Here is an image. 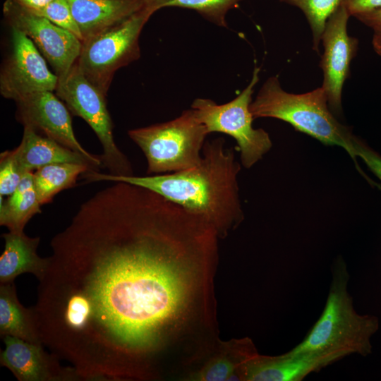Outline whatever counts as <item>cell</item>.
I'll return each instance as SVG.
<instances>
[{"label":"cell","instance_id":"9c48e42d","mask_svg":"<svg viewBox=\"0 0 381 381\" xmlns=\"http://www.w3.org/2000/svg\"><path fill=\"white\" fill-rule=\"evenodd\" d=\"M3 13L11 28L21 31L33 42L58 78L65 77L80 56L81 40L11 0L4 2Z\"/></svg>","mask_w":381,"mask_h":381},{"label":"cell","instance_id":"277c9868","mask_svg":"<svg viewBox=\"0 0 381 381\" xmlns=\"http://www.w3.org/2000/svg\"><path fill=\"white\" fill-rule=\"evenodd\" d=\"M250 109L254 119H277L326 145L342 147L370 181L356 162L353 146L356 136L349 127L337 119L322 86L306 93L294 94L284 90L278 77L272 76L262 85Z\"/></svg>","mask_w":381,"mask_h":381},{"label":"cell","instance_id":"7a4b0ae2","mask_svg":"<svg viewBox=\"0 0 381 381\" xmlns=\"http://www.w3.org/2000/svg\"><path fill=\"white\" fill-rule=\"evenodd\" d=\"M200 162L190 169L145 176L90 171L86 183L123 181L149 189L198 216L224 238L243 219L238 193L241 164L233 148L218 138L205 143Z\"/></svg>","mask_w":381,"mask_h":381},{"label":"cell","instance_id":"5bb4252c","mask_svg":"<svg viewBox=\"0 0 381 381\" xmlns=\"http://www.w3.org/2000/svg\"><path fill=\"white\" fill-rule=\"evenodd\" d=\"M332 363L327 358L310 353H258L243 367L241 380L300 381Z\"/></svg>","mask_w":381,"mask_h":381},{"label":"cell","instance_id":"52a82bcc","mask_svg":"<svg viewBox=\"0 0 381 381\" xmlns=\"http://www.w3.org/2000/svg\"><path fill=\"white\" fill-rule=\"evenodd\" d=\"M152 14L144 7L82 42L76 63L85 77L104 95H107L116 71L140 58V35Z\"/></svg>","mask_w":381,"mask_h":381},{"label":"cell","instance_id":"9a60e30c","mask_svg":"<svg viewBox=\"0 0 381 381\" xmlns=\"http://www.w3.org/2000/svg\"><path fill=\"white\" fill-rule=\"evenodd\" d=\"M249 337L220 339L203 361L187 377L190 381L241 380L245 364L258 354Z\"/></svg>","mask_w":381,"mask_h":381},{"label":"cell","instance_id":"e0dca14e","mask_svg":"<svg viewBox=\"0 0 381 381\" xmlns=\"http://www.w3.org/2000/svg\"><path fill=\"white\" fill-rule=\"evenodd\" d=\"M23 135L20 145L11 150L23 174L32 172L44 166L55 163H78L90 166V162L56 141L42 136L29 126H23Z\"/></svg>","mask_w":381,"mask_h":381},{"label":"cell","instance_id":"5b68a950","mask_svg":"<svg viewBox=\"0 0 381 381\" xmlns=\"http://www.w3.org/2000/svg\"><path fill=\"white\" fill-rule=\"evenodd\" d=\"M140 148L151 175L176 172L198 165L209 134L193 109L164 123L128 131Z\"/></svg>","mask_w":381,"mask_h":381},{"label":"cell","instance_id":"484cf974","mask_svg":"<svg viewBox=\"0 0 381 381\" xmlns=\"http://www.w3.org/2000/svg\"><path fill=\"white\" fill-rule=\"evenodd\" d=\"M353 146L356 157H360L381 181V157L356 137L353 141Z\"/></svg>","mask_w":381,"mask_h":381},{"label":"cell","instance_id":"d6986e66","mask_svg":"<svg viewBox=\"0 0 381 381\" xmlns=\"http://www.w3.org/2000/svg\"><path fill=\"white\" fill-rule=\"evenodd\" d=\"M0 335H10L30 343L42 344L32 308L19 301L14 282L0 284Z\"/></svg>","mask_w":381,"mask_h":381},{"label":"cell","instance_id":"ba28073f","mask_svg":"<svg viewBox=\"0 0 381 381\" xmlns=\"http://www.w3.org/2000/svg\"><path fill=\"white\" fill-rule=\"evenodd\" d=\"M55 91L71 113L85 120L95 133L102 146V164L109 174L133 175L130 161L114 142L106 95L85 77L76 62L65 77L59 79Z\"/></svg>","mask_w":381,"mask_h":381},{"label":"cell","instance_id":"4fadbf2b","mask_svg":"<svg viewBox=\"0 0 381 381\" xmlns=\"http://www.w3.org/2000/svg\"><path fill=\"white\" fill-rule=\"evenodd\" d=\"M5 349L1 351V365L8 368L19 381L80 380L74 368L62 366L59 358L48 353L43 344L28 342L7 335L3 337Z\"/></svg>","mask_w":381,"mask_h":381},{"label":"cell","instance_id":"30bf717a","mask_svg":"<svg viewBox=\"0 0 381 381\" xmlns=\"http://www.w3.org/2000/svg\"><path fill=\"white\" fill-rule=\"evenodd\" d=\"M11 52L0 74V93L14 101L39 91H55L59 78L23 32L11 28Z\"/></svg>","mask_w":381,"mask_h":381},{"label":"cell","instance_id":"603a6c76","mask_svg":"<svg viewBox=\"0 0 381 381\" xmlns=\"http://www.w3.org/2000/svg\"><path fill=\"white\" fill-rule=\"evenodd\" d=\"M301 9L313 35V49L318 52L326 22L341 0H279Z\"/></svg>","mask_w":381,"mask_h":381},{"label":"cell","instance_id":"7c38bea8","mask_svg":"<svg viewBox=\"0 0 381 381\" xmlns=\"http://www.w3.org/2000/svg\"><path fill=\"white\" fill-rule=\"evenodd\" d=\"M349 17L346 8L340 4L327 19L321 39L324 47L320 64L323 72L322 87L335 116L342 112V90L349 76L351 62L356 56L358 43L356 37L347 32Z\"/></svg>","mask_w":381,"mask_h":381},{"label":"cell","instance_id":"cb8c5ba5","mask_svg":"<svg viewBox=\"0 0 381 381\" xmlns=\"http://www.w3.org/2000/svg\"><path fill=\"white\" fill-rule=\"evenodd\" d=\"M32 13L46 18L54 24L71 32L82 42L80 29L73 18L68 0H52L44 8Z\"/></svg>","mask_w":381,"mask_h":381},{"label":"cell","instance_id":"6da1fadb","mask_svg":"<svg viewBox=\"0 0 381 381\" xmlns=\"http://www.w3.org/2000/svg\"><path fill=\"white\" fill-rule=\"evenodd\" d=\"M114 183L51 241L31 308L38 334L81 380H186L219 340V234L149 189Z\"/></svg>","mask_w":381,"mask_h":381},{"label":"cell","instance_id":"44dd1931","mask_svg":"<svg viewBox=\"0 0 381 381\" xmlns=\"http://www.w3.org/2000/svg\"><path fill=\"white\" fill-rule=\"evenodd\" d=\"M95 171L85 164L55 163L39 168L33 172L34 183L41 205L50 202L63 190L74 186L78 176Z\"/></svg>","mask_w":381,"mask_h":381},{"label":"cell","instance_id":"f1b7e54d","mask_svg":"<svg viewBox=\"0 0 381 381\" xmlns=\"http://www.w3.org/2000/svg\"><path fill=\"white\" fill-rule=\"evenodd\" d=\"M18 6L31 11H40L47 6L52 0H11Z\"/></svg>","mask_w":381,"mask_h":381},{"label":"cell","instance_id":"8fae6325","mask_svg":"<svg viewBox=\"0 0 381 381\" xmlns=\"http://www.w3.org/2000/svg\"><path fill=\"white\" fill-rule=\"evenodd\" d=\"M16 116L23 125L51 138L87 159L98 171L103 164L100 157L87 151L75 136L70 111L52 91H39L18 100Z\"/></svg>","mask_w":381,"mask_h":381},{"label":"cell","instance_id":"d4e9b609","mask_svg":"<svg viewBox=\"0 0 381 381\" xmlns=\"http://www.w3.org/2000/svg\"><path fill=\"white\" fill-rule=\"evenodd\" d=\"M11 150L0 156V197L11 195L17 188L23 176Z\"/></svg>","mask_w":381,"mask_h":381},{"label":"cell","instance_id":"7402d4cb","mask_svg":"<svg viewBox=\"0 0 381 381\" xmlns=\"http://www.w3.org/2000/svg\"><path fill=\"white\" fill-rule=\"evenodd\" d=\"M242 0H145V7L152 13L160 8L178 6L196 11L217 25L226 27V15Z\"/></svg>","mask_w":381,"mask_h":381},{"label":"cell","instance_id":"ac0fdd59","mask_svg":"<svg viewBox=\"0 0 381 381\" xmlns=\"http://www.w3.org/2000/svg\"><path fill=\"white\" fill-rule=\"evenodd\" d=\"M4 249L0 258V284L14 282L20 274L30 273L38 280L45 273L49 259L37 254L40 237H30L24 231H9L2 234Z\"/></svg>","mask_w":381,"mask_h":381},{"label":"cell","instance_id":"3957f363","mask_svg":"<svg viewBox=\"0 0 381 381\" xmlns=\"http://www.w3.org/2000/svg\"><path fill=\"white\" fill-rule=\"evenodd\" d=\"M331 274L320 316L304 339L290 351L317 354L333 363L352 354L368 356L373 351L371 338L379 329V318L356 310L348 290L349 272L342 258L334 260Z\"/></svg>","mask_w":381,"mask_h":381},{"label":"cell","instance_id":"83f0119b","mask_svg":"<svg viewBox=\"0 0 381 381\" xmlns=\"http://www.w3.org/2000/svg\"><path fill=\"white\" fill-rule=\"evenodd\" d=\"M356 18L374 30H381V8L358 15Z\"/></svg>","mask_w":381,"mask_h":381},{"label":"cell","instance_id":"f546056e","mask_svg":"<svg viewBox=\"0 0 381 381\" xmlns=\"http://www.w3.org/2000/svg\"><path fill=\"white\" fill-rule=\"evenodd\" d=\"M372 44L375 52L381 56V30H374Z\"/></svg>","mask_w":381,"mask_h":381},{"label":"cell","instance_id":"4316f807","mask_svg":"<svg viewBox=\"0 0 381 381\" xmlns=\"http://www.w3.org/2000/svg\"><path fill=\"white\" fill-rule=\"evenodd\" d=\"M341 4L354 17L381 8V0H341Z\"/></svg>","mask_w":381,"mask_h":381},{"label":"cell","instance_id":"2e32d148","mask_svg":"<svg viewBox=\"0 0 381 381\" xmlns=\"http://www.w3.org/2000/svg\"><path fill=\"white\" fill-rule=\"evenodd\" d=\"M83 41L125 20L145 7V0H68Z\"/></svg>","mask_w":381,"mask_h":381},{"label":"cell","instance_id":"8992f818","mask_svg":"<svg viewBox=\"0 0 381 381\" xmlns=\"http://www.w3.org/2000/svg\"><path fill=\"white\" fill-rule=\"evenodd\" d=\"M259 67H255L246 87L234 99L217 104L209 99H195L191 105L208 133H222L236 142L241 164L250 169L267 153L272 146L269 133L253 126L254 117L250 111L252 95L260 79Z\"/></svg>","mask_w":381,"mask_h":381},{"label":"cell","instance_id":"ffe728a7","mask_svg":"<svg viewBox=\"0 0 381 381\" xmlns=\"http://www.w3.org/2000/svg\"><path fill=\"white\" fill-rule=\"evenodd\" d=\"M33 172L23 176L17 188L7 199L0 197V224L11 231H23L29 220L42 212Z\"/></svg>","mask_w":381,"mask_h":381}]
</instances>
